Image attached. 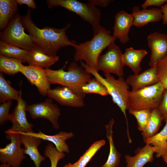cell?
Instances as JSON below:
<instances>
[{
  "mask_svg": "<svg viewBox=\"0 0 167 167\" xmlns=\"http://www.w3.org/2000/svg\"><path fill=\"white\" fill-rule=\"evenodd\" d=\"M21 18L24 28L29 33L35 45L49 55L56 56L61 48L67 46L74 47L77 44L75 41L70 40L66 34V30L71 26L70 24L62 28L48 27L39 28L33 22L29 9L27 14Z\"/></svg>",
  "mask_w": 167,
  "mask_h": 167,
  "instance_id": "obj_1",
  "label": "cell"
},
{
  "mask_svg": "<svg viewBox=\"0 0 167 167\" xmlns=\"http://www.w3.org/2000/svg\"><path fill=\"white\" fill-rule=\"evenodd\" d=\"M117 38L111 35V32L102 27L100 32L94 35L90 41L74 46L75 52L74 60L84 61L92 69L98 72L97 60L102 51Z\"/></svg>",
  "mask_w": 167,
  "mask_h": 167,
  "instance_id": "obj_2",
  "label": "cell"
},
{
  "mask_svg": "<svg viewBox=\"0 0 167 167\" xmlns=\"http://www.w3.org/2000/svg\"><path fill=\"white\" fill-rule=\"evenodd\" d=\"M80 65L82 67L93 75L106 88L109 95L111 96L113 102L117 105L123 113L126 121V132L128 141L131 142L132 140L130 135L126 113V111L128 108L129 85L122 77L116 79L110 74H105V78H104L98 72L91 68L85 63L81 61Z\"/></svg>",
  "mask_w": 167,
  "mask_h": 167,
  "instance_id": "obj_3",
  "label": "cell"
},
{
  "mask_svg": "<svg viewBox=\"0 0 167 167\" xmlns=\"http://www.w3.org/2000/svg\"><path fill=\"white\" fill-rule=\"evenodd\" d=\"M47 78L51 84H59L69 88L84 98L85 97L81 88L85 83L91 79L90 74L85 69L79 66L74 61L69 65L67 71L63 68L53 70L49 68L45 69Z\"/></svg>",
  "mask_w": 167,
  "mask_h": 167,
  "instance_id": "obj_4",
  "label": "cell"
},
{
  "mask_svg": "<svg viewBox=\"0 0 167 167\" xmlns=\"http://www.w3.org/2000/svg\"><path fill=\"white\" fill-rule=\"evenodd\" d=\"M165 88L160 82L153 85L129 92L128 110L158 109Z\"/></svg>",
  "mask_w": 167,
  "mask_h": 167,
  "instance_id": "obj_5",
  "label": "cell"
},
{
  "mask_svg": "<svg viewBox=\"0 0 167 167\" xmlns=\"http://www.w3.org/2000/svg\"><path fill=\"white\" fill-rule=\"evenodd\" d=\"M47 2L50 8L60 6L78 15L91 25L94 35L98 33L103 27L100 24L101 10L91 3H82L76 0H48Z\"/></svg>",
  "mask_w": 167,
  "mask_h": 167,
  "instance_id": "obj_6",
  "label": "cell"
},
{
  "mask_svg": "<svg viewBox=\"0 0 167 167\" xmlns=\"http://www.w3.org/2000/svg\"><path fill=\"white\" fill-rule=\"evenodd\" d=\"M21 16L18 13L0 33L1 41L29 51L35 45L29 35L24 30Z\"/></svg>",
  "mask_w": 167,
  "mask_h": 167,
  "instance_id": "obj_7",
  "label": "cell"
},
{
  "mask_svg": "<svg viewBox=\"0 0 167 167\" xmlns=\"http://www.w3.org/2000/svg\"><path fill=\"white\" fill-rule=\"evenodd\" d=\"M107 51L100 55L97 60L98 71L105 74L113 73L119 77L124 75L123 54L119 47L112 42L108 47Z\"/></svg>",
  "mask_w": 167,
  "mask_h": 167,
  "instance_id": "obj_8",
  "label": "cell"
},
{
  "mask_svg": "<svg viewBox=\"0 0 167 167\" xmlns=\"http://www.w3.org/2000/svg\"><path fill=\"white\" fill-rule=\"evenodd\" d=\"M6 138L10 143L3 148H0V161L7 163L12 167H19L26 158L22 144L20 135L16 133L6 134Z\"/></svg>",
  "mask_w": 167,
  "mask_h": 167,
  "instance_id": "obj_9",
  "label": "cell"
},
{
  "mask_svg": "<svg viewBox=\"0 0 167 167\" xmlns=\"http://www.w3.org/2000/svg\"><path fill=\"white\" fill-rule=\"evenodd\" d=\"M26 111L32 118L46 119L50 122L54 129H57L59 128L58 120L61 115L60 110L53 103L52 99L48 98L44 102L27 105Z\"/></svg>",
  "mask_w": 167,
  "mask_h": 167,
  "instance_id": "obj_10",
  "label": "cell"
},
{
  "mask_svg": "<svg viewBox=\"0 0 167 167\" xmlns=\"http://www.w3.org/2000/svg\"><path fill=\"white\" fill-rule=\"evenodd\" d=\"M17 104L12 113L10 114L9 120L12 123L11 127L4 132L7 134L12 133L34 132V126L28 121L26 118V103L22 97V94L17 101Z\"/></svg>",
  "mask_w": 167,
  "mask_h": 167,
  "instance_id": "obj_11",
  "label": "cell"
},
{
  "mask_svg": "<svg viewBox=\"0 0 167 167\" xmlns=\"http://www.w3.org/2000/svg\"><path fill=\"white\" fill-rule=\"evenodd\" d=\"M147 39L151 52L148 64L151 67H154L167 56V34L154 32L150 34Z\"/></svg>",
  "mask_w": 167,
  "mask_h": 167,
  "instance_id": "obj_12",
  "label": "cell"
},
{
  "mask_svg": "<svg viewBox=\"0 0 167 167\" xmlns=\"http://www.w3.org/2000/svg\"><path fill=\"white\" fill-rule=\"evenodd\" d=\"M47 96L62 105L80 108L84 105V98L66 87L58 86L50 89Z\"/></svg>",
  "mask_w": 167,
  "mask_h": 167,
  "instance_id": "obj_13",
  "label": "cell"
},
{
  "mask_svg": "<svg viewBox=\"0 0 167 167\" xmlns=\"http://www.w3.org/2000/svg\"><path fill=\"white\" fill-rule=\"evenodd\" d=\"M21 73L32 85L37 88L41 95L43 96H47L48 91L50 89V84L45 69L34 66H24Z\"/></svg>",
  "mask_w": 167,
  "mask_h": 167,
  "instance_id": "obj_14",
  "label": "cell"
},
{
  "mask_svg": "<svg viewBox=\"0 0 167 167\" xmlns=\"http://www.w3.org/2000/svg\"><path fill=\"white\" fill-rule=\"evenodd\" d=\"M114 19L113 36L118 39L122 44H126L129 40L128 34L130 29L133 25V16L131 14L122 10L116 14Z\"/></svg>",
  "mask_w": 167,
  "mask_h": 167,
  "instance_id": "obj_15",
  "label": "cell"
},
{
  "mask_svg": "<svg viewBox=\"0 0 167 167\" xmlns=\"http://www.w3.org/2000/svg\"><path fill=\"white\" fill-rule=\"evenodd\" d=\"M16 133L37 137L42 140L50 142L54 144L58 151L67 153H70V150L66 141L72 138L74 135L72 132H67L63 131H60L54 135H46L40 131L37 133L33 132Z\"/></svg>",
  "mask_w": 167,
  "mask_h": 167,
  "instance_id": "obj_16",
  "label": "cell"
},
{
  "mask_svg": "<svg viewBox=\"0 0 167 167\" xmlns=\"http://www.w3.org/2000/svg\"><path fill=\"white\" fill-rule=\"evenodd\" d=\"M132 9L133 25L137 28L144 27L150 23L158 22L163 19L162 13L157 8L140 10L139 6H134Z\"/></svg>",
  "mask_w": 167,
  "mask_h": 167,
  "instance_id": "obj_17",
  "label": "cell"
},
{
  "mask_svg": "<svg viewBox=\"0 0 167 167\" xmlns=\"http://www.w3.org/2000/svg\"><path fill=\"white\" fill-rule=\"evenodd\" d=\"M160 81L156 67H151L142 73L129 75L126 81L132 90H136L156 84Z\"/></svg>",
  "mask_w": 167,
  "mask_h": 167,
  "instance_id": "obj_18",
  "label": "cell"
},
{
  "mask_svg": "<svg viewBox=\"0 0 167 167\" xmlns=\"http://www.w3.org/2000/svg\"><path fill=\"white\" fill-rule=\"evenodd\" d=\"M157 150L156 148L148 144L142 148H138L135 151V155L134 156L125 155L126 167H143L147 163L152 162L153 154Z\"/></svg>",
  "mask_w": 167,
  "mask_h": 167,
  "instance_id": "obj_19",
  "label": "cell"
},
{
  "mask_svg": "<svg viewBox=\"0 0 167 167\" xmlns=\"http://www.w3.org/2000/svg\"><path fill=\"white\" fill-rule=\"evenodd\" d=\"M59 59L58 56L49 55L35 45L29 50L27 62L28 65L45 69L54 65Z\"/></svg>",
  "mask_w": 167,
  "mask_h": 167,
  "instance_id": "obj_20",
  "label": "cell"
},
{
  "mask_svg": "<svg viewBox=\"0 0 167 167\" xmlns=\"http://www.w3.org/2000/svg\"><path fill=\"white\" fill-rule=\"evenodd\" d=\"M20 135L22 144L24 146V154L29 156L36 167H40L41 162L45 159L40 154L38 149L42 140L37 137Z\"/></svg>",
  "mask_w": 167,
  "mask_h": 167,
  "instance_id": "obj_21",
  "label": "cell"
},
{
  "mask_svg": "<svg viewBox=\"0 0 167 167\" xmlns=\"http://www.w3.org/2000/svg\"><path fill=\"white\" fill-rule=\"evenodd\" d=\"M148 53L145 49H135L132 47L125 50L123 54L124 66L130 67L135 74H139L141 71L140 63Z\"/></svg>",
  "mask_w": 167,
  "mask_h": 167,
  "instance_id": "obj_22",
  "label": "cell"
},
{
  "mask_svg": "<svg viewBox=\"0 0 167 167\" xmlns=\"http://www.w3.org/2000/svg\"><path fill=\"white\" fill-rule=\"evenodd\" d=\"M114 120L112 118L105 126L106 137L109 144V152L107 160L101 167H118L121 154L116 150L113 138V127Z\"/></svg>",
  "mask_w": 167,
  "mask_h": 167,
  "instance_id": "obj_23",
  "label": "cell"
},
{
  "mask_svg": "<svg viewBox=\"0 0 167 167\" xmlns=\"http://www.w3.org/2000/svg\"><path fill=\"white\" fill-rule=\"evenodd\" d=\"M18 3L16 0H0V29L2 30L8 25L18 13Z\"/></svg>",
  "mask_w": 167,
  "mask_h": 167,
  "instance_id": "obj_24",
  "label": "cell"
},
{
  "mask_svg": "<svg viewBox=\"0 0 167 167\" xmlns=\"http://www.w3.org/2000/svg\"><path fill=\"white\" fill-rule=\"evenodd\" d=\"M163 129L152 137L143 140L146 144H149L158 149L156 156L157 158L167 156V118Z\"/></svg>",
  "mask_w": 167,
  "mask_h": 167,
  "instance_id": "obj_25",
  "label": "cell"
},
{
  "mask_svg": "<svg viewBox=\"0 0 167 167\" xmlns=\"http://www.w3.org/2000/svg\"><path fill=\"white\" fill-rule=\"evenodd\" d=\"M163 120L161 113L157 109H152L148 125L142 132L143 140L152 137L157 133Z\"/></svg>",
  "mask_w": 167,
  "mask_h": 167,
  "instance_id": "obj_26",
  "label": "cell"
},
{
  "mask_svg": "<svg viewBox=\"0 0 167 167\" xmlns=\"http://www.w3.org/2000/svg\"><path fill=\"white\" fill-rule=\"evenodd\" d=\"M29 51L0 41V54L27 62Z\"/></svg>",
  "mask_w": 167,
  "mask_h": 167,
  "instance_id": "obj_27",
  "label": "cell"
},
{
  "mask_svg": "<svg viewBox=\"0 0 167 167\" xmlns=\"http://www.w3.org/2000/svg\"><path fill=\"white\" fill-rule=\"evenodd\" d=\"M21 94V91L12 87L9 81L5 79L3 73L0 72V102L2 103L13 100L17 101Z\"/></svg>",
  "mask_w": 167,
  "mask_h": 167,
  "instance_id": "obj_28",
  "label": "cell"
},
{
  "mask_svg": "<svg viewBox=\"0 0 167 167\" xmlns=\"http://www.w3.org/2000/svg\"><path fill=\"white\" fill-rule=\"evenodd\" d=\"M20 60L0 55V72L10 75L21 73L24 66Z\"/></svg>",
  "mask_w": 167,
  "mask_h": 167,
  "instance_id": "obj_29",
  "label": "cell"
},
{
  "mask_svg": "<svg viewBox=\"0 0 167 167\" xmlns=\"http://www.w3.org/2000/svg\"><path fill=\"white\" fill-rule=\"evenodd\" d=\"M105 143V141L104 139L95 141L88 148L79 160L73 164V167H85L97 152Z\"/></svg>",
  "mask_w": 167,
  "mask_h": 167,
  "instance_id": "obj_30",
  "label": "cell"
},
{
  "mask_svg": "<svg viewBox=\"0 0 167 167\" xmlns=\"http://www.w3.org/2000/svg\"><path fill=\"white\" fill-rule=\"evenodd\" d=\"M81 90L85 95L90 93L96 94L102 96L109 95L106 88L95 78L91 79L84 84L82 87Z\"/></svg>",
  "mask_w": 167,
  "mask_h": 167,
  "instance_id": "obj_31",
  "label": "cell"
},
{
  "mask_svg": "<svg viewBox=\"0 0 167 167\" xmlns=\"http://www.w3.org/2000/svg\"><path fill=\"white\" fill-rule=\"evenodd\" d=\"M152 109H146L129 111L137 120L138 129L142 132L146 128L149 120Z\"/></svg>",
  "mask_w": 167,
  "mask_h": 167,
  "instance_id": "obj_32",
  "label": "cell"
},
{
  "mask_svg": "<svg viewBox=\"0 0 167 167\" xmlns=\"http://www.w3.org/2000/svg\"><path fill=\"white\" fill-rule=\"evenodd\" d=\"M44 154L45 156L50 160V167H57L59 161L65 156L64 152L58 151L54 145L51 143H48L46 146Z\"/></svg>",
  "mask_w": 167,
  "mask_h": 167,
  "instance_id": "obj_33",
  "label": "cell"
},
{
  "mask_svg": "<svg viewBox=\"0 0 167 167\" xmlns=\"http://www.w3.org/2000/svg\"><path fill=\"white\" fill-rule=\"evenodd\" d=\"M156 67L160 81L167 89V56L160 61Z\"/></svg>",
  "mask_w": 167,
  "mask_h": 167,
  "instance_id": "obj_34",
  "label": "cell"
},
{
  "mask_svg": "<svg viewBox=\"0 0 167 167\" xmlns=\"http://www.w3.org/2000/svg\"><path fill=\"white\" fill-rule=\"evenodd\" d=\"M12 105V101L2 103L0 105V125H2L9 120L10 114L9 110Z\"/></svg>",
  "mask_w": 167,
  "mask_h": 167,
  "instance_id": "obj_35",
  "label": "cell"
},
{
  "mask_svg": "<svg viewBox=\"0 0 167 167\" xmlns=\"http://www.w3.org/2000/svg\"><path fill=\"white\" fill-rule=\"evenodd\" d=\"M161 113L164 120L167 118V89L163 93L161 100L157 109Z\"/></svg>",
  "mask_w": 167,
  "mask_h": 167,
  "instance_id": "obj_36",
  "label": "cell"
},
{
  "mask_svg": "<svg viewBox=\"0 0 167 167\" xmlns=\"http://www.w3.org/2000/svg\"><path fill=\"white\" fill-rule=\"evenodd\" d=\"M167 2V0H146L142 5V9H146L149 6H161Z\"/></svg>",
  "mask_w": 167,
  "mask_h": 167,
  "instance_id": "obj_37",
  "label": "cell"
},
{
  "mask_svg": "<svg viewBox=\"0 0 167 167\" xmlns=\"http://www.w3.org/2000/svg\"><path fill=\"white\" fill-rule=\"evenodd\" d=\"M88 1L89 3L95 6L106 7L110 2L113 1L112 0H88Z\"/></svg>",
  "mask_w": 167,
  "mask_h": 167,
  "instance_id": "obj_38",
  "label": "cell"
},
{
  "mask_svg": "<svg viewBox=\"0 0 167 167\" xmlns=\"http://www.w3.org/2000/svg\"><path fill=\"white\" fill-rule=\"evenodd\" d=\"M18 4L20 5L25 4L29 8L35 9L36 8V5L33 0H16Z\"/></svg>",
  "mask_w": 167,
  "mask_h": 167,
  "instance_id": "obj_39",
  "label": "cell"
},
{
  "mask_svg": "<svg viewBox=\"0 0 167 167\" xmlns=\"http://www.w3.org/2000/svg\"><path fill=\"white\" fill-rule=\"evenodd\" d=\"M163 15V24H167V2L161 7L160 8Z\"/></svg>",
  "mask_w": 167,
  "mask_h": 167,
  "instance_id": "obj_40",
  "label": "cell"
},
{
  "mask_svg": "<svg viewBox=\"0 0 167 167\" xmlns=\"http://www.w3.org/2000/svg\"><path fill=\"white\" fill-rule=\"evenodd\" d=\"M11 165L7 163H3L0 165V167H10Z\"/></svg>",
  "mask_w": 167,
  "mask_h": 167,
  "instance_id": "obj_41",
  "label": "cell"
},
{
  "mask_svg": "<svg viewBox=\"0 0 167 167\" xmlns=\"http://www.w3.org/2000/svg\"><path fill=\"white\" fill-rule=\"evenodd\" d=\"M63 167H73V164L71 163H69L65 165Z\"/></svg>",
  "mask_w": 167,
  "mask_h": 167,
  "instance_id": "obj_42",
  "label": "cell"
},
{
  "mask_svg": "<svg viewBox=\"0 0 167 167\" xmlns=\"http://www.w3.org/2000/svg\"><path fill=\"white\" fill-rule=\"evenodd\" d=\"M164 161L167 164V156H162Z\"/></svg>",
  "mask_w": 167,
  "mask_h": 167,
  "instance_id": "obj_43",
  "label": "cell"
}]
</instances>
